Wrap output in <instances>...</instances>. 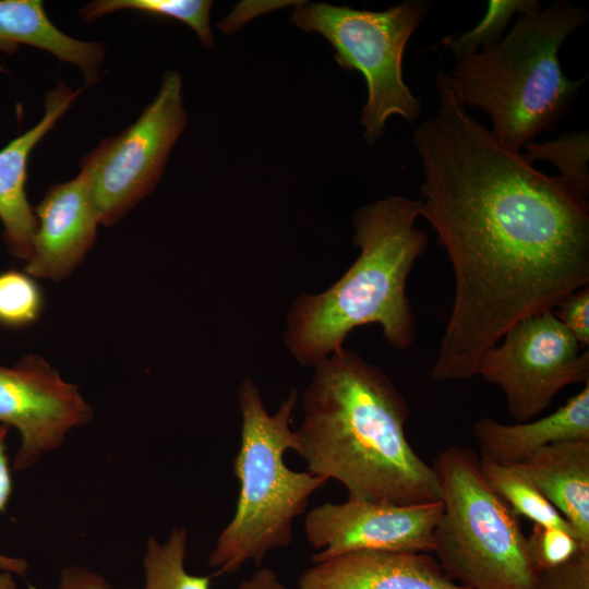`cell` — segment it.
Listing matches in <instances>:
<instances>
[{"mask_svg": "<svg viewBox=\"0 0 589 589\" xmlns=\"http://www.w3.org/2000/svg\"><path fill=\"white\" fill-rule=\"evenodd\" d=\"M455 278L431 376L467 381L519 320L589 284V209L557 187L496 176L421 201Z\"/></svg>", "mask_w": 589, "mask_h": 589, "instance_id": "1", "label": "cell"}, {"mask_svg": "<svg viewBox=\"0 0 589 589\" xmlns=\"http://www.w3.org/2000/svg\"><path fill=\"white\" fill-rule=\"evenodd\" d=\"M432 5L429 0H406L385 11H369L301 3L290 19L303 31L323 35L334 47L339 67L364 76L368 99L360 124L368 144L382 136L392 116L413 122L421 113L420 100L404 81L402 59L409 39Z\"/></svg>", "mask_w": 589, "mask_h": 589, "instance_id": "7", "label": "cell"}, {"mask_svg": "<svg viewBox=\"0 0 589 589\" xmlns=\"http://www.w3.org/2000/svg\"><path fill=\"white\" fill-rule=\"evenodd\" d=\"M536 589H589V551L579 549L563 564L536 573Z\"/></svg>", "mask_w": 589, "mask_h": 589, "instance_id": "25", "label": "cell"}, {"mask_svg": "<svg viewBox=\"0 0 589 589\" xmlns=\"http://www.w3.org/2000/svg\"><path fill=\"white\" fill-rule=\"evenodd\" d=\"M579 549L574 534L539 524H533L526 539L528 561L534 574L563 564Z\"/></svg>", "mask_w": 589, "mask_h": 589, "instance_id": "24", "label": "cell"}, {"mask_svg": "<svg viewBox=\"0 0 589 589\" xmlns=\"http://www.w3.org/2000/svg\"><path fill=\"white\" fill-rule=\"evenodd\" d=\"M238 401L242 423L233 474L240 489L235 515L208 558L215 575L233 574L249 561L261 565L269 552L287 546L292 540V522L304 513L311 495L328 482L286 465V452L299 447L298 435L290 429L297 389L268 414L257 386L244 380Z\"/></svg>", "mask_w": 589, "mask_h": 589, "instance_id": "5", "label": "cell"}, {"mask_svg": "<svg viewBox=\"0 0 589 589\" xmlns=\"http://www.w3.org/2000/svg\"><path fill=\"white\" fill-rule=\"evenodd\" d=\"M34 212L37 228L23 271L36 280H64L93 248L100 225L86 172L51 185Z\"/></svg>", "mask_w": 589, "mask_h": 589, "instance_id": "12", "label": "cell"}, {"mask_svg": "<svg viewBox=\"0 0 589 589\" xmlns=\"http://www.w3.org/2000/svg\"><path fill=\"white\" fill-rule=\"evenodd\" d=\"M238 589H286V587L274 570L261 568L250 579L243 580Z\"/></svg>", "mask_w": 589, "mask_h": 589, "instance_id": "29", "label": "cell"}, {"mask_svg": "<svg viewBox=\"0 0 589 589\" xmlns=\"http://www.w3.org/2000/svg\"><path fill=\"white\" fill-rule=\"evenodd\" d=\"M431 467L443 504L433 552L444 573L468 589H536L518 516L483 479L478 455L454 445Z\"/></svg>", "mask_w": 589, "mask_h": 589, "instance_id": "6", "label": "cell"}, {"mask_svg": "<svg viewBox=\"0 0 589 589\" xmlns=\"http://www.w3.org/2000/svg\"><path fill=\"white\" fill-rule=\"evenodd\" d=\"M0 589H16L13 574L8 572L0 573Z\"/></svg>", "mask_w": 589, "mask_h": 589, "instance_id": "30", "label": "cell"}, {"mask_svg": "<svg viewBox=\"0 0 589 589\" xmlns=\"http://www.w3.org/2000/svg\"><path fill=\"white\" fill-rule=\"evenodd\" d=\"M313 368L296 431L308 471L338 481L350 500L401 506L440 501L432 467L407 440L410 410L390 378L346 348Z\"/></svg>", "mask_w": 589, "mask_h": 589, "instance_id": "2", "label": "cell"}, {"mask_svg": "<svg viewBox=\"0 0 589 589\" xmlns=\"http://www.w3.org/2000/svg\"><path fill=\"white\" fill-rule=\"evenodd\" d=\"M419 217L421 200L399 195L356 211L353 243L359 256L327 290L302 293L288 314L284 338L300 364L315 366L366 324H378L396 349L413 345L417 321L406 283L428 247L425 231L416 226Z\"/></svg>", "mask_w": 589, "mask_h": 589, "instance_id": "3", "label": "cell"}, {"mask_svg": "<svg viewBox=\"0 0 589 589\" xmlns=\"http://www.w3.org/2000/svg\"><path fill=\"white\" fill-rule=\"evenodd\" d=\"M60 82L46 94L45 113L32 129L0 149V221L10 253L24 261L33 251L37 221L26 193L27 163L34 147L53 128L80 96Z\"/></svg>", "mask_w": 589, "mask_h": 589, "instance_id": "14", "label": "cell"}, {"mask_svg": "<svg viewBox=\"0 0 589 589\" xmlns=\"http://www.w3.org/2000/svg\"><path fill=\"white\" fill-rule=\"evenodd\" d=\"M299 589H468L424 552L361 550L314 563Z\"/></svg>", "mask_w": 589, "mask_h": 589, "instance_id": "13", "label": "cell"}, {"mask_svg": "<svg viewBox=\"0 0 589 589\" xmlns=\"http://www.w3.org/2000/svg\"><path fill=\"white\" fill-rule=\"evenodd\" d=\"M540 10L538 0H491L484 17L470 31L443 39L455 60L488 49L503 38L512 17Z\"/></svg>", "mask_w": 589, "mask_h": 589, "instance_id": "22", "label": "cell"}, {"mask_svg": "<svg viewBox=\"0 0 589 589\" xmlns=\"http://www.w3.org/2000/svg\"><path fill=\"white\" fill-rule=\"evenodd\" d=\"M443 513L441 501L393 505L348 498L324 503L304 518V533L316 552L312 563L361 550L430 553Z\"/></svg>", "mask_w": 589, "mask_h": 589, "instance_id": "11", "label": "cell"}, {"mask_svg": "<svg viewBox=\"0 0 589 589\" xmlns=\"http://www.w3.org/2000/svg\"><path fill=\"white\" fill-rule=\"evenodd\" d=\"M179 72H166L159 92L136 121L82 159L81 170L89 179L100 225L118 223L160 180L187 124Z\"/></svg>", "mask_w": 589, "mask_h": 589, "instance_id": "8", "label": "cell"}, {"mask_svg": "<svg viewBox=\"0 0 589 589\" xmlns=\"http://www.w3.org/2000/svg\"><path fill=\"white\" fill-rule=\"evenodd\" d=\"M479 469L492 491L516 516H524L533 524L565 530L577 538L569 522L515 467L479 457Z\"/></svg>", "mask_w": 589, "mask_h": 589, "instance_id": "18", "label": "cell"}, {"mask_svg": "<svg viewBox=\"0 0 589 589\" xmlns=\"http://www.w3.org/2000/svg\"><path fill=\"white\" fill-rule=\"evenodd\" d=\"M529 163L542 160L553 164L562 188L584 208L589 209V134L588 131L569 132L541 143L524 146Z\"/></svg>", "mask_w": 589, "mask_h": 589, "instance_id": "19", "label": "cell"}, {"mask_svg": "<svg viewBox=\"0 0 589 589\" xmlns=\"http://www.w3.org/2000/svg\"><path fill=\"white\" fill-rule=\"evenodd\" d=\"M187 542L184 527H175L163 544L155 537L148 539L143 557L145 585L142 589H211L209 576H196L185 570Z\"/></svg>", "mask_w": 589, "mask_h": 589, "instance_id": "20", "label": "cell"}, {"mask_svg": "<svg viewBox=\"0 0 589 589\" xmlns=\"http://www.w3.org/2000/svg\"><path fill=\"white\" fill-rule=\"evenodd\" d=\"M43 308L44 294L35 278L24 271L0 273V325L29 326L40 317Z\"/></svg>", "mask_w": 589, "mask_h": 589, "instance_id": "23", "label": "cell"}, {"mask_svg": "<svg viewBox=\"0 0 589 589\" xmlns=\"http://www.w3.org/2000/svg\"><path fill=\"white\" fill-rule=\"evenodd\" d=\"M554 314L582 348L589 347V287H582L562 300Z\"/></svg>", "mask_w": 589, "mask_h": 589, "instance_id": "26", "label": "cell"}, {"mask_svg": "<svg viewBox=\"0 0 589 589\" xmlns=\"http://www.w3.org/2000/svg\"><path fill=\"white\" fill-rule=\"evenodd\" d=\"M28 45L79 68L87 84L99 74L105 48L100 43L75 39L47 16L40 0H0V50L13 53Z\"/></svg>", "mask_w": 589, "mask_h": 589, "instance_id": "17", "label": "cell"}, {"mask_svg": "<svg viewBox=\"0 0 589 589\" xmlns=\"http://www.w3.org/2000/svg\"><path fill=\"white\" fill-rule=\"evenodd\" d=\"M29 589H37L29 587ZM57 589H112L101 575L87 568L70 566L61 573Z\"/></svg>", "mask_w": 589, "mask_h": 589, "instance_id": "28", "label": "cell"}, {"mask_svg": "<svg viewBox=\"0 0 589 589\" xmlns=\"http://www.w3.org/2000/svg\"><path fill=\"white\" fill-rule=\"evenodd\" d=\"M588 17L582 7L564 0L520 14L498 43L455 60L446 73L453 93L464 106L484 110L498 142L520 152L557 128L585 82L565 76L558 51Z\"/></svg>", "mask_w": 589, "mask_h": 589, "instance_id": "4", "label": "cell"}, {"mask_svg": "<svg viewBox=\"0 0 589 589\" xmlns=\"http://www.w3.org/2000/svg\"><path fill=\"white\" fill-rule=\"evenodd\" d=\"M481 457L513 466L554 443L589 440V382L552 413L514 424L482 418L472 424Z\"/></svg>", "mask_w": 589, "mask_h": 589, "instance_id": "15", "label": "cell"}, {"mask_svg": "<svg viewBox=\"0 0 589 589\" xmlns=\"http://www.w3.org/2000/svg\"><path fill=\"white\" fill-rule=\"evenodd\" d=\"M483 356L477 375L496 385L516 422L536 419L566 386L589 382V351L553 310L513 324Z\"/></svg>", "mask_w": 589, "mask_h": 589, "instance_id": "9", "label": "cell"}, {"mask_svg": "<svg viewBox=\"0 0 589 589\" xmlns=\"http://www.w3.org/2000/svg\"><path fill=\"white\" fill-rule=\"evenodd\" d=\"M212 1L206 0H96L81 9L84 21H93L119 10H134L145 14L178 20L190 26L202 45L213 47L209 25Z\"/></svg>", "mask_w": 589, "mask_h": 589, "instance_id": "21", "label": "cell"}, {"mask_svg": "<svg viewBox=\"0 0 589 589\" xmlns=\"http://www.w3.org/2000/svg\"><path fill=\"white\" fill-rule=\"evenodd\" d=\"M92 406L75 384L39 354L0 363V424L20 435L13 469L25 470L58 449L75 428L93 420Z\"/></svg>", "mask_w": 589, "mask_h": 589, "instance_id": "10", "label": "cell"}, {"mask_svg": "<svg viewBox=\"0 0 589 589\" xmlns=\"http://www.w3.org/2000/svg\"><path fill=\"white\" fill-rule=\"evenodd\" d=\"M9 428L0 424V512L5 510L12 492V478L7 456V436ZM28 564L24 558L11 557L0 553V570L24 576Z\"/></svg>", "mask_w": 589, "mask_h": 589, "instance_id": "27", "label": "cell"}, {"mask_svg": "<svg viewBox=\"0 0 589 589\" xmlns=\"http://www.w3.org/2000/svg\"><path fill=\"white\" fill-rule=\"evenodd\" d=\"M560 512L589 551V440L545 446L513 465Z\"/></svg>", "mask_w": 589, "mask_h": 589, "instance_id": "16", "label": "cell"}]
</instances>
